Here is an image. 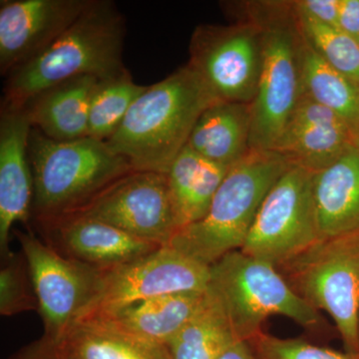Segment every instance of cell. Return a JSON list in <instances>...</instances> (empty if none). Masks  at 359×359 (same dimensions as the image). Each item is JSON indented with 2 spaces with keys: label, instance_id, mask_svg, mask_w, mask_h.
<instances>
[{
  "label": "cell",
  "instance_id": "cell-3",
  "mask_svg": "<svg viewBox=\"0 0 359 359\" xmlns=\"http://www.w3.org/2000/svg\"><path fill=\"white\" fill-rule=\"evenodd\" d=\"M254 21L262 32L261 77L252 108L250 148L273 151L302 96L304 36L294 1L224 4Z\"/></svg>",
  "mask_w": 359,
  "mask_h": 359
},
{
  "label": "cell",
  "instance_id": "cell-2",
  "mask_svg": "<svg viewBox=\"0 0 359 359\" xmlns=\"http://www.w3.org/2000/svg\"><path fill=\"white\" fill-rule=\"evenodd\" d=\"M124 39V16L114 2L91 0L55 41L7 75L1 105L20 109L39 92L66 80L119 74L126 69Z\"/></svg>",
  "mask_w": 359,
  "mask_h": 359
},
{
  "label": "cell",
  "instance_id": "cell-13",
  "mask_svg": "<svg viewBox=\"0 0 359 359\" xmlns=\"http://www.w3.org/2000/svg\"><path fill=\"white\" fill-rule=\"evenodd\" d=\"M91 0H1L0 72L36 57L67 29Z\"/></svg>",
  "mask_w": 359,
  "mask_h": 359
},
{
  "label": "cell",
  "instance_id": "cell-8",
  "mask_svg": "<svg viewBox=\"0 0 359 359\" xmlns=\"http://www.w3.org/2000/svg\"><path fill=\"white\" fill-rule=\"evenodd\" d=\"M187 63L216 101L252 103L262 70V32L254 21L203 25L194 30Z\"/></svg>",
  "mask_w": 359,
  "mask_h": 359
},
{
  "label": "cell",
  "instance_id": "cell-17",
  "mask_svg": "<svg viewBox=\"0 0 359 359\" xmlns=\"http://www.w3.org/2000/svg\"><path fill=\"white\" fill-rule=\"evenodd\" d=\"M98 80L72 78L33 96L22 107L32 128L56 141L88 137L90 104Z\"/></svg>",
  "mask_w": 359,
  "mask_h": 359
},
{
  "label": "cell",
  "instance_id": "cell-4",
  "mask_svg": "<svg viewBox=\"0 0 359 359\" xmlns=\"http://www.w3.org/2000/svg\"><path fill=\"white\" fill-rule=\"evenodd\" d=\"M28 153L34 224L78 211L134 171L128 161L115 154L105 142L90 137L56 141L32 128Z\"/></svg>",
  "mask_w": 359,
  "mask_h": 359
},
{
  "label": "cell",
  "instance_id": "cell-24",
  "mask_svg": "<svg viewBox=\"0 0 359 359\" xmlns=\"http://www.w3.org/2000/svg\"><path fill=\"white\" fill-rule=\"evenodd\" d=\"M302 93L339 114L358 140L359 83L328 65L304 39Z\"/></svg>",
  "mask_w": 359,
  "mask_h": 359
},
{
  "label": "cell",
  "instance_id": "cell-22",
  "mask_svg": "<svg viewBox=\"0 0 359 359\" xmlns=\"http://www.w3.org/2000/svg\"><path fill=\"white\" fill-rule=\"evenodd\" d=\"M353 146H358V140L346 123L289 125L273 151L290 164L316 173Z\"/></svg>",
  "mask_w": 359,
  "mask_h": 359
},
{
  "label": "cell",
  "instance_id": "cell-21",
  "mask_svg": "<svg viewBox=\"0 0 359 359\" xmlns=\"http://www.w3.org/2000/svg\"><path fill=\"white\" fill-rule=\"evenodd\" d=\"M58 344L70 359H170L165 347L137 339L104 318L77 321Z\"/></svg>",
  "mask_w": 359,
  "mask_h": 359
},
{
  "label": "cell",
  "instance_id": "cell-32",
  "mask_svg": "<svg viewBox=\"0 0 359 359\" xmlns=\"http://www.w3.org/2000/svg\"><path fill=\"white\" fill-rule=\"evenodd\" d=\"M219 359H257L247 341H238Z\"/></svg>",
  "mask_w": 359,
  "mask_h": 359
},
{
  "label": "cell",
  "instance_id": "cell-26",
  "mask_svg": "<svg viewBox=\"0 0 359 359\" xmlns=\"http://www.w3.org/2000/svg\"><path fill=\"white\" fill-rule=\"evenodd\" d=\"M295 7V6H294ZM297 11V9H295ZM304 39L328 65L359 83L358 40L334 26L320 25L297 13Z\"/></svg>",
  "mask_w": 359,
  "mask_h": 359
},
{
  "label": "cell",
  "instance_id": "cell-29",
  "mask_svg": "<svg viewBox=\"0 0 359 359\" xmlns=\"http://www.w3.org/2000/svg\"><path fill=\"white\" fill-rule=\"evenodd\" d=\"M295 9L309 20L328 26L337 27L339 0H297Z\"/></svg>",
  "mask_w": 359,
  "mask_h": 359
},
{
  "label": "cell",
  "instance_id": "cell-6",
  "mask_svg": "<svg viewBox=\"0 0 359 359\" xmlns=\"http://www.w3.org/2000/svg\"><path fill=\"white\" fill-rule=\"evenodd\" d=\"M208 292L221 304L236 337L249 341L271 316L316 330L318 311L290 287L276 266L235 250L210 266Z\"/></svg>",
  "mask_w": 359,
  "mask_h": 359
},
{
  "label": "cell",
  "instance_id": "cell-19",
  "mask_svg": "<svg viewBox=\"0 0 359 359\" xmlns=\"http://www.w3.org/2000/svg\"><path fill=\"white\" fill-rule=\"evenodd\" d=\"M207 290L192 294L160 295L134 302L98 318L154 346L165 347L192 318L205 301Z\"/></svg>",
  "mask_w": 359,
  "mask_h": 359
},
{
  "label": "cell",
  "instance_id": "cell-16",
  "mask_svg": "<svg viewBox=\"0 0 359 359\" xmlns=\"http://www.w3.org/2000/svg\"><path fill=\"white\" fill-rule=\"evenodd\" d=\"M313 198L320 240L359 231V147L313 174Z\"/></svg>",
  "mask_w": 359,
  "mask_h": 359
},
{
  "label": "cell",
  "instance_id": "cell-15",
  "mask_svg": "<svg viewBox=\"0 0 359 359\" xmlns=\"http://www.w3.org/2000/svg\"><path fill=\"white\" fill-rule=\"evenodd\" d=\"M32 124L25 111L1 105L0 113V252L11 254L14 224H29L33 175L28 145Z\"/></svg>",
  "mask_w": 359,
  "mask_h": 359
},
{
  "label": "cell",
  "instance_id": "cell-10",
  "mask_svg": "<svg viewBox=\"0 0 359 359\" xmlns=\"http://www.w3.org/2000/svg\"><path fill=\"white\" fill-rule=\"evenodd\" d=\"M26 257L43 321L44 337L59 342L100 289L102 271L59 254L28 226L13 231Z\"/></svg>",
  "mask_w": 359,
  "mask_h": 359
},
{
  "label": "cell",
  "instance_id": "cell-1",
  "mask_svg": "<svg viewBox=\"0 0 359 359\" xmlns=\"http://www.w3.org/2000/svg\"><path fill=\"white\" fill-rule=\"evenodd\" d=\"M214 102L192 68L182 66L147 86L105 143L134 171L167 174L200 116Z\"/></svg>",
  "mask_w": 359,
  "mask_h": 359
},
{
  "label": "cell",
  "instance_id": "cell-33",
  "mask_svg": "<svg viewBox=\"0 0 359 359\" xmlns=\"http://www.w3.org/2000/svg\"><path fill=\"white\" fill-rule=\"evenodd\" d=\"M358 146L359 147V132H358Z\"/></svg>",
  "mask_w": 359,
  "mask_h": 359
},
{
  "label": "cell",
  "instance_id": "cell-34",
  "mask_svg": "<svg viewBox=\"0 0 359 359\" xmlns=\"http://www.w3.org/2000/svg\"><path fill=\"white\" fill-rule=\"evenodd\" d=\"M358 43H359V41H358Z\"/></svg>",
  "mask_w": 359,
  "mask_h": 359
},
{
  "label": "cell",
  "instance_id": "cell-31",
  "mask_svg": "<svg viewBox=\"0 0 359 359\" xmlns=\"http://www.w3.org/2000/svg\"><path fill=\"white\" fill-rule=\"evenodd\" d=\"M337 28L359 41V0H339Z\"/></svg>",
  "mask_w": 359,
  "mask_h": 359
},
{
  "label": "cell",
  "instance_id": "cell-20",
  "mask_svg": "<svg viewBox=\"0 0 359 359\" xmlns=\"http://www.w3.org/2000/svg\"><path fill=\"white\" fill-rule=\"evenodd\" d=\"M229 170L188 145L177 156L166 175L178 231L204 218Z\"/></svg>",
  "mask_w": 359,
  "mask_h": 359
},
{
  "label": "cell",
  "instance_id": "cell-23",
  "mask_svg": "<svg viewBox=\"0 0 359 359\" xmlns=\"http://www.w3.org/2000/svg\"><path fill=\"white\" fill-rule=\"evenodd\" d=\"M221 304L207 290L202 308L165 346L170 359H219L236 342Z\"/></svg>",
  "mask_w": 359,
  "mask_h": 359
},
{
  "label": "cell",
  "instance_id": "cell-27",
  "mask_svg": "<svg viewBox=\"0 0 359 359\" xmlns=\"http://www.w3.org/2000/svg\"><path fill=\"white\" fill-rule=\"evenodd\" d=\"M0 269V314L13 316L39 311V304L29 266L22 250L2 257Z\"/></svg>",
  "mask_w": 359,
  "mask_h": 359
},
{
  "label": "cell",
  "instance_id": "cell-12",
  "mask_svg": "<svg viewBox=\"0 0 359 359\" xmlns=\"http://www.w3.org/2000/svg\"><path fill=\"white\" fill-rule=\"evenodd\" d=\"M71 214L99 219L160 245L169 244L178 231L167 175L155 172H130Z\"/></svg>",
  "mask_w": 359,
  "mask_h": 359
},
{
  "label": "cell",
  "instance_id": "cell-28",
  "mask_svg": "<svg viewBox=\"0 0 359 359\" xmlns=\"http://www.w3.org/2000/svg\"><path fill=\"white\" fill-rule=\"evenodd\" d=\"M257 359H359L302 339H280L262 330L248 341Z\"/></svg>",
  "mask_w": 359,
  "mask_h": 359
},
{
  "label": "cell",
  "instance_id": "cell-7",
  "mask_svg": "<svg viewBox=\"0 0 359 359\" xmlns=\"http://www.w3.org/2000/svg\"><path fill=\"white\" fill-rule=\"evenodd\" d=\"M276 269L304 301L332 316L346 353L359 358V231L320 240Z\"/></svg>",
  "mask_w": 359,
  "mask_h": 359
},
{
  "label": "cell",
  "instance_id": "cell-11",
  "mask_svg": "<svg viewBox=\"0 0 359 359\" xmlns=\"http://www.w3.org/2000/svg\"><path fill=\"white\" fill-rule=\"evenodd\" d=\"M209 283L210 266L163 245L128 264L102 271L98 294L79 320L109 316L160 295L204 292Z\"/></svg>",
  "mask_w": 359,
  "mask_h": 359
},
{
  "label": "cell",
  "instance_id": "cell-5",
  "mask_svg": "<svg viewBox=\"0 0 359 359\" xmlns=\"http://www.w3.org/2000/svg\"><path fill=\"white\" fill-rule=\"evenodd\" d=\"M290 166L275 151L252 149L230 168L204 218L177 231L167 245L207 266L240 250L264 197Z\"/></svg>",
  "mask_w": 359,
  "mask_h": 359
},
{
  "label": "cell",
  "instance_id": "cell-14",
  "mask_svg": "<svg viewBox=\"0 0 359 359\" xmlns=\"http://www.w3.org/2000/svg\"><path fill=\"white\" fill-rule=\"evenodd\" d=\"M34 226L42 240L59 254L101 271L128 264L163 247L78 214Z\"/></svg>",
  "mask_w": 359,
  "mask_h": 359
},
{
  "label": "cell",
  "instance_id": "cell-9",
  "mask_svg": "<svg viewBox=\"0 0 359 359\" xmlns=\"http://www.w3.org/2000/svg\"><path fill=\"white\" fill-rule=\"evenodd\" d=\"M313 172L292 165L259 207L242 250L278 266L320 240L313 198Z\"/></svg>",
  "mask_w": 359,
  "mask_h": 359
},
{
  "label": "cell",
  "instance_id": "cell-30",
  "mask_svg": "<svg viewBox=\"0 0 359 359\" xmlns=\"http://www.w3.org/2000/svg\"><path fill=\"white\" fill-rule=\"evenodd\" d=\"M8 359H70L58 342L46 337L18 349Z\"/></svg>",
  "mask_w": 359,
  "mask_h": 359
},
{
  "label": "cell",
  "instance_id": "cell-25",
  "mask_svg": "<svg viewBox=\"0 0 359 359\" xmlns=\"http://www.w3.org/2000/svg\"><path fill=\"white\" fill-rule=\"evenodd\" d=\"M146 88L147 86L137 84L127 69L115 76L98 80L90 104L88 137L107 141Z\"/></svg>",
  "mask_w": 359,
  "mask_h": 359
},
{
  "label": "cell",
  "instance_id": "cell-18",
  "mask_svg": "<svg viewBox=\"0 0 359 359\" xmlns=\"http://www.w3.org/2000/svg\"><path fill=\"white\" fill-rule=\"evenodd\" d=\"M252 103L216 101L200 116L188 144L205 159L231 168L249 154Z\"/></svg>",
  "mask_w": 359,
  "mask_h": 359
}]
</instances>
